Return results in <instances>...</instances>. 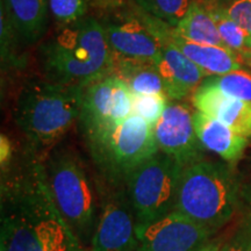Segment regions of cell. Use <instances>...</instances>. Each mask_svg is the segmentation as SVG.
<instances>
[{"instance_id":"6da1fadb","label":"cell","mask_w":251,"mask_h":251,"mask_svg":"<svg viewBox=\"0 0 251 251\" xmlns=\"http://www.w3.org/2000/svg\"><path fill=\"white\" fill-rule=\"evenodd\" d=\"M1 171L0 251H89L56 206L34 152Z\"/></svg>"},{"instance_id":"7a4b0ae2","label":"cell","mask_w":251,"mask_h":251,"mask_svg":"<svg viewBox=\"0 0 251 251\" xmlns=\"http://www.w3.org/2000/svg\"><path fill=\"white\" fill-rule=\"evenodd\" d=\"M50 83L85 87L114 75L115 55L99 20L84 17L62 25L40 49Z\"/></svg>"},{"instance_id":"3957f363","label":"cell","mask_w":251,"mask_h":251,"mask_svg":"<svg viewBox=\"0 0 251 251\" xmlns=\"http://www.w3.org/2000/svg\"><path fill=\"white\" fill-rule=\"evenodd\" d=\"M84 87L31 81L19 94L14 117L33 150L51 148L79 119Z\"/></svg>"},{"instance_id":"277c9868","label":"cell","mask_w":251,"mask_h":251,"mask_svg":"<svg viewBox=\"0 0 251 251\" xmlns=\"http://www.w3.org/2000/svg\"><path fill=\"white\" fill-rule=\"evenodd\" d=\"M238 194L240 186L228 165L201 159L184 168L175 211L215 233L233 219Z\"/></svg>"},{"instance_id":"5b68a950","label":"cell","mask_w":251,"mask_h":251,"mask_svg":"<svg viewBox=\"0 0 251 251\" xmlns=\"http://www.w3.org/2000/svg\"><path fill=\"white\" fill-rule=\"evenodd\" d=\"M93 162L112 184L127 181L131 172L159 151L153 127L139 115L86 136Z\"/></svg>"},{"instance_id":"8992f818","label":"cell","mask_w":251,"mask_h":251,"mask_svg":"<svg viewBox=\"0 0 251 251\" xmlns=\"http://www.w3.org/2000/svg\"><path fill=\"white\" fill-rule=\"evenodd\" d=\"M46 179L63 218L83 244L98 222L96 194L84 166L72 153L55 151L45 164Z\"/></svg>"},{"instance_id":"52a82bcc","label":"cell","mask_w":251,"mask_h":251,"mask_svg":"<svg viewBox=\"0 0 251 251\" xmlns=\"http://www.w3.org/2000/svg\"><path fill=\"white\" fill-rule=\"evenodd\" d=\"M183 170L179 162L158 151L131 172L126 186L137 227L175 211Z\"/></svg>"},{"instance_id":"ba28073f","label":"cell","mask_w":251,"mask_h":251,"mask_svg":"<svg viewBox=\"0 0 251 251\" xmlns=\"http://www.w3.org/2000/svg\"><path fill=\"white\" fill-rule=\"evenodd\" d=\"M144 26L161 46L162 57L156 63L163 78L165 93L169 99L181 100L194 93L201 85L206 72L187 58L171 39L172 26L158 18L135 8Z\"/></svg>"},{"instance_id":"9c48e42d","label":"cell","mask_w":251,"mask_h":251,"mask_svg":"<svg viewBox=\"0 0 251 251\" xmlns=\"http://www.w3.org/2000/svg\"><path fill=\"white\" fill-rule=\"evenodd\" d=\"M159 151L172 157L181 165L188 166L201 161L203 147L194 128L193 114L188 105L174 100L153 127Z\"/></svg>"},{"instance_id":"30bf717a","label":"cell","mask_w":251,"mask_h":251,"mask_svg":"<svg viewBox=\"0 0 251 251\" xmlns=\"http://www.w3.org/2000/svg\"><path fill=\"white\" fill-rule=\"evenodd\" d=\"M213 234L211 229L177 211L137 227L140 251H198Z\"/></svg>"},{"instance_id":"8fae6325","label":"cell","mask_w":251,"mask_h":251,"mask_svg":"<svg viewBox=\"0 0 251 251\" xmlns=\"http://www.w3.org/2000/svg\"><path fill=\"white\" fill-rule=\"evenodd\" d=\"M91 251H140L136 218L127 193L117 192L103 202Z\"/></svg>"},{"instance_id":"7c38bea8","label":"cell","mask_w":251,"mask_h":251,"mask_svg":"<svg viewBox=\"0 0 251 251\" xmlns=\"http://www.w3.org/2000/svg\"><path fill=\"white\" fill-rule=\"evenodd\" d=\"M108 45L117 57L158 62L161 46L135 12H120L100 21Z\"/></svg>"},{"instance_id":"4fadbf2b","label":"cell","mask_w":251,"mask_h":251,"mask_svg":"<svg viewBox=\"0 0 251 251\" xmlns=\"http://www.w3.org/2000/svg\"><path fill=\"white\" fill-rule=\"evenodd\" d=\"M198 112L218 119L237 134L251 137V102L225 96L202 81L192 96Z\"/></svg>"},{"instance_id":"5bb4252c","label":"cell","mask_w":251,"mask_h":251,"mask_svg":"<svg viewBox=\"0 0 251 251\" xmlns=\"http://www.w3.org/2000/svg\"><path fill=\"white\" fill-rule=\"evenodd\" d=\"M193 122L197 136L203 148L228 163H236L242 158L248 147L247 137L237 134L218 119L201 112L193 113Z\"/></svg>"},{"instance_id":"9a60e30c","label":"cell","mask_w":251,"mask_h":251,"mask_svg":"<svg viewBox=\"0 0 251 251\" xmlns=\"http://www.w3.org/2000/svg\"><path fill=\"white\" fill-rule=\"evenodd\" d=\"M114 84L115 76L112 75L84 87L78 120L85 137L113 125Z\"/></svg>"},{"instance_id":"2e32d148","label":"cell","mask_w":251,"mask_h":251,"mask_svg":"<svg viewBox=\"0 0 251 251\" xmlns=\"http://www.w3.org/2000/svg\"><path fill=\"white\" fill-rule=\"evenodd\" d=\"M171 39L187 58L206 72L207 77L222 76L242 69L243 64L240 55L226 47L192 42L178 35L174 28L171 31Z\"/></svg>"},{"instance_id":"e0dca14e","label":"cell","mask_w":251,"mask_h":251,"mask_svg":"<svg viewBox=\"0 0 251 251\" xmlns=\"http://www.w3.org/2000/svg\"><path fill=\"white\" fill-rule=\"evenodd\" d=\"M18 35L26 42H35L45 33L49 0H1Z\"/></svg>"},{"instance_id":"ac0fdd59","label":"cell","mask_w":251,"mask_h":251,"mask_svg":"<svg viewBox=\"0 0 251 251\" xmlns=\"http://www.w3.org/2000/svg\"><path fill=\"white\" fill-rule=\"evenodd\" d=\"M114 76L124 80L134 96L166 94L164 81L153 61L115 56Z\"/></svg>"},{"instance_id":"d6986e66","label":"cell","mask_w":251,"mask_h":251,"mask_svg":"<svg viewBox=\"0 0 251 251\" xmlns=\"http://www.w3.org/2000/svg\"><path fill=\"white\" fill-rule=\"evenodd\" d=\"M174 29L178 35L192 42L226 47L214 19L202 0H194Z\"/></svg>"},{"instance_id":"ffe728a7","label":"cell","mask_w":251,"mask_h":251,"mask_svg":"<svg viewBox=\"0 0 251 251\" xmlns=\"http://www.w3.org/2000/svg\"><path fill=\"white\" fill-rule=\"evenodd\" d=\"M207 8L211 12L213 19H214L216 27H218L219 34L227 48L233 51L237 52L238 55H242L249 49L248 46V35L241 26L235 23L226 12L222 5L215 4V2L205 1Z\"/></svg>"},{"instance_id":"44dd1931","label":"cell","mask_w":251,"mask_h":251,"mask_svg":"<svg viewBox=\"0 0 251 251\" xmlns=\"http://www.w3.org/2000/svg\"><path fill=\"white\" fill-rule=\"evenodd\" d=\"M225 96L251 102V71L238 69L222 76H211L203 79Z\"/></svg>"},{"instance_id":"7402d4cb","label":"cell","mask_w":251,"mask_h":251,"mask_svg":"<svg viewBox=\"0 0 251 251\" xmlns=\"http://www.w3.org/2000/svg\"><path fill=\"white\" fill-rule=\"evenodd\" d=\"M135 7L176 27L194 0H131Z\"/></svg>"},{"instance_id":"603a6c76","label":"cell","mask_w":251,"mask_h":251,"mask_svg":"<svg viewBox=\"0 0 251 251\" xmlns=\"http://www.w3.org/2000/svg\"><path fill=\"white\" fill-rule=\"evenodd\" d=\"M168 99L166 94H133V114L139 115L155 127L168 106Z\"/></svg>"},{"instance_id":"cb8c5ba5","label":"cell","mask_w":251,"mask_h":251,"mask_svg":"<svg viewBox=\"0 0 251 251\" xmlns=\"http://www.w3.org/2000/svg\"><path fill=\"white\" fill-rule=\"evenodd\" d=\"M86 11V0H49L50 14L61 25L79 20L85 17Z\"/></svg>"},{"instance_id":"d4e9b609","label":"cell","mask_w":251,"mask_h":251,"mask_svg":"<svg viewBox=\"0 0 251 251\" xmlns=\"http://www.w3.org/2000/svg\"><path fill=\"white\" fill-rule=\"evenodd\" d=\"M224 7L229 17L247 33L248 46L251 49V0H231Z\"/></svg>"},{"instance_id":"484cf974","label":"cell","mask_w":251,"mask_h":251,"mask_svg":"<svg viewBox=\"0 0 251 251\" xmlns=\"http://www.w3.org/2000/svg\"><path fill=\"white\" fill-rule=\"evenodd\" d=\"M220 251H251V221L242 226L222 244Z\"/></svg>"},{"instance_id":"4316f807","label":"cell","mask_w":251,"mask_h":251,"mask_svg":"<svg viewBox=\"0 0 251 251\" xmlns=\"http://www.w3.org/2000/svg\"><path fill=\"white\" fill-rule=\"evenodd\" d=\"M12 157H13V148H12L11 141L6 135L1 134V136H0V164H1V170L11 164Z\"/></svg>"},{"instance_id":"83f0119b","label":"cell","mask_w":251,"mask_h":251,"mask_svg":"<svg viewBox=\"0 0 251 251\" xmlns=\"http://www.w3.org/2000/svg\"><path fill=\"white\" fill-rule=\"evenodd\" d=\"M221 246H222L221 242L218 240L208 241L205 246L200 248L198 251H220V249H221Z\"/></svg>"},{"instance_id":"f1b7e54d","label":"cell","mask_w":251,"mask_h":251,"mask_svg":"<svg viewBox=\"0 0 251 251\" xmlns=\"http://www.w3.org/2000/svg\"><path fill=\"white\" fill-rule=\"evenodd\" d=\"M96 2L98 5L103 6V7L114 8V7H118V6L120 5L121 0H96Z\"/></svg>"},{"instance_id":"f546056e","label":"cell","mask_w":251,"mask_h":251,"mask_svg":"<svg viewBox=\"0 0 251 251\" xmlns=\"http://www.w3.org/2000/svg\"><path fill=\"white\" fill-rule=\"evenodd\" d=\"M241 57V61H242V64H246L248 67L251 68V49L248 50L247 52H244V54L240 55Z\"/></svg>"},{"instance_id":"4dcf8cb0","label":"cell","mask_w":251,"mask_h":251,"mask_svg":"<svg viewBox=\"0 0 251 251\" xmlns=\"http://www.w3.org/2000/svg\"><path fill=\"white\" fill-rule=\"evenodd\" d=\"M205 1H209V2H215V4H219V5H222V6H226L229 2L231 1V0H205Z\"/></svg>"},{"instance_id":"1f68e13d","label":"cell","mask_w":251,"mask_h":251,"mask_svg":"<svg viewBox=\"0 0 251 251\" xmlns=\"http://www.w3.org/2000/svg\"><path fill=\"white\" fill-rule=\"evenodd\" d=\"M247 199H248V202H249V206H250V208H251V185H250V187L248 188V192H247Z\"/></svg>"}]
</instances>
